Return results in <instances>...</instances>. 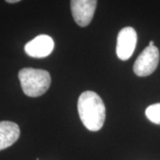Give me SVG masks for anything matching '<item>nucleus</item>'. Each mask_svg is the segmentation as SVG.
I'll return each mask as SVG.
<instances>
[{"instance_id":"8","label":"nucleus","mask_w":160,"mask_h":160,"mask_svg":"<svg viewBox=\"0 0 160 160\" xmlns=\"http://www.w3.org/2000/svg\"><path fill=\"white\" fill-rule=\"evenodd\" d=\"M145 114L150 122L160 125V103H155L149 106L146 109Z\"/></svg>"},{"instance_id":"10","label":"nucleus","mask_w":160,"mask_h":160,"mask_svg":"<svg viewBox=\"0 0 160 160\" xmlns=\"http://www.w3.org/2000/svg\"><path fill=\"white\" fill-rule=\"evenodd\" d=\"M149 46H154V42H153V41H150V42H149Z\"/></svg>"},{"instance_id":"6","label":"nucleus","mask_w":160,"mask_h":160,"mask_svg":"<svg viewBox=\"0 0 160 160\" xmlns=\"http://www.w3.org/2000/svg\"><path fill=\"white\" fill-rule=\"evenodd\" d=\"M54 47V42L47 35H39L34 39L28 42L24 50L25 52L33 58H45L50 55Z\"/></svg>"},{"instance_id":"5","label":"nucleus","mask_w":160,"mask_h":160,"mask_svg":"<svg viewBox=\"0 0 160 160\" xmlns=\"http://www.w3.org/2000/svg\"><path fill=\"white\" fill-rule=\"evenodd\" d=\"M137 43V33L132 27L122 29L117 39V55L122 61H126L131 57Z\"/></svg>"},{"instance_id":"9","label":"nucleus","mask_w":160,"mask_h":160,"mask_svg":"<svg viewBox=\"0 0 160 160\" xmlns=\"http://www.w3.org/2000/svg\"><path fill=\"white\" fill-rule=\"evenodd\" d=\"M7 3H10V4H14V3H17L21 0H6Z\"/></svg>"},{"instance_id":"1","label":"nucleus","mask_w":160,"mask_h":160,"mask_svg":"<svg viewBox=\"0 0 160 160\" xmlns=\"http://www.w3.org/2000/svg\"><path fill=\"white\" fill-rule=\"evenodd\" d=\"M78 110L86 129L96 132L102 128L106 118V108L102 98L96 92L86 91L81 93L78 102Z\"/></svg>"},{"instance_id":"2","label":"nucleus","mask_w":160,"mask_h":160,"mask_svg":"<svg viewBox=\"0 0 160 160\" xmlns=\"http://www.w3.org/2000/svg\"><path fill=\"white\" fill-rule=\"evenodd\" d=\"M19 79L24 93L29 97H38L51 85V76L44 69L24 68L19 71Z\"/></svg>"},{"instance_id":"3","label":"nucleus","mask_w":160,"mask_h":160,"mask_svg":"<svg viewBox=\"0 0 160 160\" xmlns=\"http://www.w3.org/2000/svg\"><path fill=\"white\" fill-rule=\"evenodd\" d=\"M159 62V50L157 46H147L138 56L133 65V71L139 77L151 75Z\"/></svg>"},{"instance_id":"4","label":"nucleus","mask_w":160,"mask_h":160,"mask_svg":"<svg viewBox=\"0 0 160 160\" xmlns=\"http://www.w3.org/2000/svg\"><path fill=\"white\" fill-rule=\"evenodd\" d=\"M97 0H70L71 13L76 23L80 27H86L92 22Z\"/></svg>"},{"instance_id":"7","label":"nucleus","mask_w":160,"mask_h":160,"mask_svg":"<svg viewBox=\"0 0 160 160\" xmlns=\"http://www.w3.org/2000/svg\"><path fill=\"white\" fill-rule=\"evenodd\" d=\"M20 137V127L11 121L0 122V150L6 149L17 142Z\"/></svg>"}]
</instances>
